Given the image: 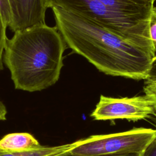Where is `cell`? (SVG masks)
<instances>
[{
	"mask_svg": "<svg viewBox=\"0 0 156 156\" xmlns=\"http://www.w3.org/2000/svg\"><path fill=\"white\" fill-rule=\"evenodd\" d=\"M38 141L27 132L11 133L0 140V150L22 152L33 150L40 147Z\"/></svg>",
	"mask_w": 156,
	"mask_h": 156,
	"instance_id": "cell-7",
	"label": "cell"
},
{
	"mask_svg": "<svg viewBox=\"0 0 156 156\" xmlns=\"http://www.w3.org/2000/svg\"><path fill=\"white\" fill-rule=\"evenodd\" d=\"M149 34L151 41L156 49V16L151 14L149 24Z\"/></svg>",
	"mask_w": 156,
	"mask_h": 156,
	"instance_id": "cell-12",
	"label": "cell"
},
{
	"mask_svg": "<svg viewBox=\"0 0 156 156\" xmlns=\"http://www.w3.org/2000/svg\"></svg>",
	"mask_w": 156,
	"mask_h": 156,
	"instance_id": "cell-19",
	"label": "cell"
},
{
	"mask_svg": "<svg viewBox=\"0 0 156 156\" xmlns=\"http://www.w3.org/2000/svg\"><path fill=\"white\" fill-rule=\"evenodd\" d=\"M3 18L0 13V71L3 69V54L7 37L6 36V28Z\"/></svg>",
	"mask_w": 156,
	"mask_h": 156,
	"instance_id": "cell-9",
	"label": "cell"
},
{
	"mask_svg": "<svg viewBox=\"0 0 156 156\" xmlns=\"http://www.w3.org/2000/svg\"><path fill=\"white\" fill-rule=\"evenodd\" d=\"M7 113V111L5 105L0 101V121L6 119Z\"/></svg>",
	"mask_w": 156,
	"mask_h": 156,
	"instance_id": "cell-15",
	"label": "cell"
},
{
	"mask_svg": "<svg viewBox=\"0 0 156 156\" xmlns=\"http://www.w3.org/2000/svg\"><path fill=\"white\" fill-rule=\"evenodd\" d=\"M155 113L154 101L146 94L120 98L101 95L90 116L97 121L121 119L136 122Z\"/></svg>",
	"mask_w": 156,
	"mask_h": 156,
	"instance_id": "cell-4",
	"label": "cell"
},
{
	"mask_svg": "<svg viewBox=\"0 0 156 156\" xmlns=\"http://www.w3.org/2000/svg\"><path fill=\"white\" fill-rule=\"evenodd\" d=\"M0 13L7 27L11 22V10L9 0H0Z\"/></svg>",
	"mask_w": 156,
	"mask_h": 156,
	"instance_id": "cell-10",
	"label": "cell"
},
{
	"mask_svg": "<svg viewBox=\"0 0 156 156\" xmlns=\"http://www.w3.org/2000/svg\"><path fill=\"white\" fill-rule=\"evenodd\" d=\"M152 14H154L156 16V6H154L152 10Z\"/></svg>",
	"mask_w": 156,
	"mask_h": 156,
	"instance_id": "cell-17",
	"label": "cell"
},
{
	"mask_svg": "<svg viewBox=\"0 0 156 156\" xmlns=\"http://www.w3.org/2000/svg\"><path fill=\"white\" fill-rule=\"evenodd\" d=\"M141 156H156V137L145 148Z\"/></svg>",
	"mask_w": 156,
	"mask_h": 156,
	"instance_id": "cell-13",
	"label": "cell"
},
{
	"mask_svg": "<svg viewBox=\"0 0 156 156\" xmlns=\"http://www.w3.org/2000/svg\"><path fill=\"white\" fill-rule=\"evenodd\" d=\"M144 80L143 87L144 94L148 96L154 101L156 108V80Z\"/></svg>",
	"mask_w": 156,
	"mask_h": 156,
	"instance_id": "cell-11",
	"label": "cell"
},
{
	"mask_svg": "<svg viewBox=\"0 0 156 156\" xmlns=\"http://www.w3.org/2000/svg\"><path fill=\"white\" fill-rule=\"evenodd\" d=\"M67 48L57 28L45 23L14 32L6 40L3 62L15 88L35 92L54 85L60 77Z\"/></svg>",
	"mask_w": 156,
	"mask_h": 156,
	"instance_id": "cell-2",
	"label": "cell"
},
{
	"mask_svg": "<svg viewBox=\"0 0 156 156\" xmlns=\"http://www.w3.org/2000/svg\"><path fill=\"white\" fill-rule=\"evenodd\" d=\"M52 10L55 26L73 53L105 74L147 79L155 55L92 19L61 8Z\"/></svg>",
	"mask_w": 156,
	"mask_h": 156,
	"instance_id": "cell-1",
	"label": "cell"
},
{
	"mask_svg": "<svg viewBox=\"0 0 156 156\" xmlns=\"http://www.w3.org/2000/svg\"><path fill=\"white\" fill-rule=\"evenodd\" d=\"M11 22L9 28L15 32L45 23L47 10L43 0H9Z\"/></svg>",
	"mask_w": 156,
	"mask_h": 156,
	"instance_id": "cell-6",
	"label": "cell"
},
{
	"mask_svg": "<svg viewBox=\"0 0 156 156\" xmlns=\"http://www.w3.org/2000/svg\"><path fill=\"white\" fill-rule=\"evenodd\" d=\"M156 137V129L134 128L105 135H94L74 141L69 152L76 156H110L141 154Z\"/></svg>",
	"mask_w": 156,
	"mask_h": 156,
	"instance_id": "cell-3",
	"label": "cell"
},
{
	"mask_svg": "<svg viewBox=\"0 0 156 156\" xmlns=\"http://www.w3.org/2000/svg\"><path fill=\"white\" fill-rule=\"evenodd\" d=\"M53 156H76V155H71L69 152V151H65L62 153H60L58 154H56ZM110 156H141V154H126V155H110Z\"/></svg>",
	"mask_w": 156,
	"mask_h": 156,
	"instance_id": "cell-16",
	"label": "cell"
},
{
	"mask_svg": "<svg viewBox=\"0 0 156 156\" xmlns=\"http://www.w3.org/2000/svg\"><path fill=\"white\" fill-rule=\"evenodd\" d=\"M52 7L76 12L91 0H44ZM110 9L122 15L150 22L155 0H98Z\"/></svg>",
	"mask_w": 156,
	"mask_h": 156,
	"instance_id": "cell-5",
	"label": "cell"
},
{
	"mask_svg": "<svg viewBox=\"0 0 156 156\" xmlns=\"http://www.w3.org/2000/svg\"><path fill=\"white\" fill-rule=\"evenodd\" d=\"M146 80H156V54L152 59L151 68L149 71L148 77Z\"/></svg>",
	"mask_w": 156,
	"mask_h": 156,
	"instance_id": "cell-14",
	"label": "cell"
},
{
	"mask_svg": "<svg viewBox=\"0 0 156 156\" xmlns=\"http://www.w3.org/2000/svg\"><path fill=\"white\" fill-rule=\"evenodd\" d=\"M155 110H156V108H155Z\"/></svg>",
	"mask_w": 156,
	"mask_h": 156,
	"instance_id": "cell-18",
	"label": "cell"
},
{
	"mask_svg": "<svg viewBox=\"0 0 156 156\" xmlns=\"http://www.w3.org/2000/svg\"><path fill=\"white\" fill-rule=\"evenodd\" d=\"M75 146L74 142L59 146H40L38 148L22 152L5 151L0 150V156H53L69 151Z\"/></svg>",
	"mask_w": 156,
	"mask_h": 156,
	"instance_id": "cell-8",
	"label": "cell"
}]
</instances>
